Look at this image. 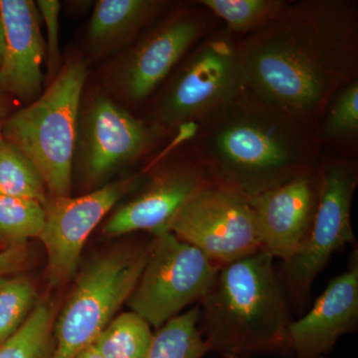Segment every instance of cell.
Instances as JSON below:
<instances>
[{"label":"cell","mask_w":358,"mask_h":358,"mask_svg":"<svg viewBox=\"0 0 358 358\" xmlns=\"http://www.w3.org/2000/svg\"><path fill=\"white\" fill-rule=\"evenodd\" d=\"M159 131L108 94L96 92L82 103L73 171L90 186L101 185L147 154Z\"/></svg>","instance_id":"cell-10"},{"label":"cell","mask_w":358,"mask_h":358,"mask_svg":"<svg viewBox=\"0 0 358 358\" xmlns=\"http://www.w3.org/2000/svg\"><path fill=\"white\" fill-rule=\"evenodd\" d=\"M230 35L211 36L183 61L155 101L152 124L160 129L196 124L246 93L238 44Z\"/></svg>","instance_id":"cell-6"},{"label":"cell","mask_w":358,"mask_h":358,"mask_svg":"<svg viewBox=\"0 0 358 358\" xmlns=\"http://www.w3.org/2000/svg\"><path fill=\"white\" fill-rule=\"evenodd\" d=\"M206 29L203 13L181 10L141 33L110 68L108 86L117 98L140 103L166 81Z\"/></svg>","instance_id":"cell-11"},{"label":"cell","mask_w":358,"mask_h":358,"mask_svg":"<svg viewBox=\"0 0 358 358\" xmlns=\"http://www.w3.org/2000/svg\"><path fill=\"white\" fill-rule=\"evenodd\" d=\"M358 327V255L329 281L312 308L289 326V345L296 358H324L338 339Z\"/></svg>","instance_id":"cell-15"},{"label":"cell","mask_w":358,"mask_h":358,"mask_svg":"<svg viewBox=\"0 0 358 358\" xmlns=\"http://www.w3.org/2000/svg\"><path fill=\"white\" fill-rule=\"evenodd\" d=\"M211 180V174L202 164L164 167L117 207L103 225V233L114 237L140 231H147L152 236L166 232L176 212Z\"/></svg>","instance_id":"cell-14"},{"label":"cell","mask_w":358,"mask_h":358,"mask_svg":"<svg viewBox=\"0 0 358 358\" xmlns=\"http://www.w3.org/2000/svg\"><path fill=\"white\" fill-rule=\"evenodd\" d=\"M247 92L308 124L357 78L358 17L353 2H287L238 44Z\"/></svg>","instance_id":"cell-1"},{"label":"cell","mask_w":358,"mask_h":358,"mask_svg":"<svg viewBox=\"0 0 358 358\" xmlns=\"http://www.w3.org/2000/svg\"><path fill=\"white\" fill-rule=\"evenodd\" d=\"M167 231L203 252L219 267L260 251L249 199L214 179L181 206Z\"/></svg>","instance_id":"cell-9"},{"label":"cell","mask_w":358,"mask_h":358,"mask_svg":"<svg viewBox=\"0 0 358 358\" xmlns=\"http://www.w3.org/2000/svg\"><path fill=\"white\" fill-rule=\"evenodd\" d=\"M0 196L36 200L45 204L48 190L38 169L0 134Z\"/></svg>","instance_id":"cell-20"},{"label":"cell","mask_w":358,"mask_h":358,"mask_svg":"<svg viewBox=\"0 0 358 358\" xmlns=\"http://www.w3.org/2000/svg\"><path fill=\"white\" fill-rule=\"evenodd\" d=\"M152 242L103 254L83 268L54 320L53 358L74 357L112 322L136 289Z\"/></svg>","instance_id":"cell-5"},{"label":"cell","mask_w":358,"mask_h":358,"mask_svg":"<svg viewBox=\"0 0 358 358\" xmlns=\"http://www.w3.org/2000/svg\"><path fill=\"white\" fill-rule=\"evenodd\" d=\"M45 222L44 205L36 200L0 196V247L25 246L39 238Z\"/></svg>","instance_id":"cell-22"},{"label":"cell","mask_w":358,"mask_h":358,"mask_svg":"<svg viewBox=\"0 0 358 358\" xmlns=\"http://www.w3.org/2000/svg\"><path fill=\"white\" fill-rule=\"evenodd\" d=\"M36 2L40 17L46 28V60L47 85L57 76L63 66L59 44V17L61 13V3L57 0H38Z\"/></svg>","instance_id":"cell-26"},{"label":"cell","mask_w":358,"mask_h":358,"mask_svg":"<svg viewBox=\"0 0 358 358\" xmlns=\"http://www.w3.org/2000/svg\"><path fill=\"white\" fill-rule=\"evenodd\" d=\"M199 305L176 315L154 334L148 358H202L209 352L199 329Z\"/></svg>","instance_id":"cell-19"},{"label":"cell","mask_w":358,"mask_h":358,"mask_svg":"<svg viewBox=\"0 0 358 358\" xmlns=\"http://www.w3.org/2000/svg\"><path fill=\"white\" fill-rule=\"evenodd\" d=\"M8 96V94L0 86V131H1L4 121L8 117V102H7Z\"/></svg>","instance_id":"cell-28"},{"label":"cell","mask_w":358,"mask_h":358,"mask_svg":"<svg viewBox=\"0 0 358 358\" xmlns=\"http://www.w3.org/2000/svg\"><path fill=\"white\" fill-rule=\"evenodd\" d=\"M73 358H103L93 345L87 346L81 352L77 353Z\"/></svg>","instance_id":"cell-29"},{"label":"cell","mask_w":358,"mask_h":358,"mask_svg":"<svg viewBox=\"0 0 358 358\" xmlns=\"http://www.w3.org/2000/svg\"><path fill=\"white\" fill-rule=\"evenodd\" d=\"M320 189V174L310 171L249 199L260 251L282 263L300 251L312 227Z\"/></svg>","instance_id":"cell-13"},{"label":"cell","mask_w":358,"mask_h":358,"mask_svg":"<svg viewBox=\"0 0 358 358\" xmlns=\"http://www.w3.org/2000/svg\"><path fill=\"white\" fill-rule=\"evenodd\" d=\"M143 173L112 181L81 196H49L40 234L47 254V272L53 287L68 284L76 275L87 239L108 213L140 187Z\"/></svg>","instance_id":"cell-12"},{"label":"cell","mask_w":358,"mask_h":358,"mask_svg":"<svg viewBox=\"0 0 358 358\" xmlns=\"http://www.w3.org/2000/svg\"><path fill=\"white\" fill-rule=\"evenodd\" d=\"M202 124L201 164L247 199L315 171L317 147L307 124L248 92Z\"/></svg>","instance_id":"cell-2"},{"label":"cell","mask_w":358,"mask_h":358,"mask_svg":"<svg viewBox=\"0 0 358 358\" xmlns=\"http://www.w3.org/2000/svg\"><path fill=\"white\" fill-rule=\"evenodd\" d=\"M218 268L203 252L169 231L155 235L148 262L129 296V308L159 329L183 308L199 303Z\"/></svg>","instance_id":"cell-8"},{"label":"cell","mask_w":358,"mask_h":358,"mask_svg":"<svg viewBox=\"0 0 358 358\" xmlns=\"http://www.w3.org/2000/svg\"><path fill=\"white\" fill-rule=\"evenodd\" d=\"M197 305L200 334L219 357L292 355L291 307L275 259L265 252L219 267Z\"/></svg>","instance_id":"cell-3"},{"label":"cell","mask_w":358,"mask_h":358,"mask_svg":"<svg viewBox=\"0 0 358 358\" xmlns=\"http://www.w3.org/2000/svg\"><path fill=\"white\" fill-rule=\"evenodd\" d=\"M322 134L333 140L353 138L358 134V79L338 90L327 108Z\"/></svg>","instance_id":"cell-25"},{"label":"cell","mask_w":358,"mask_h":358,"mask_svg":"<svg viewBox=\"0 0 358 358\" xmlns=\"http://www.w3.org/2000/svg\"><path fill=\"white\" fill-rule=\"evenodd\" d=\"M0 13L6 33L0 86L9 96L29 105L43 93L46 42L38 8L32 0H0Z\"/></svg>","instance_id":"cell-16"},{"label":"cell","mask_w":358,"mask_h":358,"mask_svg":"<svg viewBox=\"0 0 358 358\" xmlns=\"http://www.w3.org/2000/svg\"><path fill=\"white\" fill-rule=\"evenodd\" d=\"M55 317L49 301L37 303L20 331L0 345V358H53Z\"/></svg>","instance_id":"cell-21"},{"label":"cell","mask_w":358,"mask_h":358,"mask_svg":"<svg viewBox=\"0 0 358 358\" xmlns=\"http://www.w3.org/2000/svg\"><path fill=\"white\" fill-rule=\"evenodd\" d=\"M200 6L226 23L227 31L243 34L267 24L286 6L282 0H200Z\"/></svg>","instance_id":"cell-23"},{"label":"cell","mask_w":358,"mask_h":358,"mask_svg":"<svg viewBox=\"0 0 358 358\" xmlns=\"http://www.w3.org/2000/svg\"><path fill=\"white\" fill-rule=\"evenodd\" d=\"M152 338L150 324L131 310L115 315L92 345L103 358H148Z\"/></svg>","instance_id":"cell-18"},{"label":"cell","mask_w":358,"mask_h":358,"mask_svg":"<svg viewBox=\"0 0 358 358\" xmlns=\"http://www.w3.org/2000/svg\"><path fill=\"white\" fill-rule=\"evenodd\" d=\"M169 6L162 0H99L86 33V46L93 58H103L133 43Z\"/></svg>","instance_id":"cell-17"},{"label":"cell","mask_w":358,"mask_h":358,"mask_svg":"<svg viewBox=\"0 0 358 358\" xmlns=\"http://www.w3.org/2000/svg\"><path fill=\"white\" fill-rule=\"evenodd\" d=\"M31 280L16 274L0 275V345L25 324L38 303Z\"/></svg>","instance_id":"cell-24"},{"label":"cell","mask_w":358,"mask_h":358,"mask_svg":"<svg viewBox=\"0 0 358 358\" xmlns=\"http://www.w3.org/2000/svg\"><path fill=\"white\" fill-rule=\"evenodd\" d=\"M88 64L73 55L29 105L9 115L0 134L38 169L49 196H71L73 164Z\"/></svg>","instance_id":"cell-4"},{"label":"cell","mask_w":358,"mask_h":358,"mask_svg":"<svg viewBox=\"0 0 358 358\" xmlns=\"http://www.w3.org/2000/svg\"><path fill=\"white\" fill-rule=\"evenodd\" d=\"M28 261L25 246L10 247L0 251V275L16 274Z\"/></svg>","instance_id":"cell-27"},{"label":"cell","mask_w":358,"mask_h":358,"mask_svg":"<svg viewBox=\"0 0 358 358\" xmlns=\"http://www.w3.org/2000/svg\"><path fill=\"white\" fill-rule=\"evenodd\" d=\"M4 50H6V33H4L3 21H2L1 13H0V65L3 59Z\"/></svg>","instance_id":"cell-30"},{"label":"cell","mask_w":358,"mask_h":358,"mask_svg":"<svg viewBox=\"0 0 358 358\" xmlns=\"http://www.w3.org/2000/svg\"><path fill=\"white\" fill-rule=\"evenodd\" d=\"M320 178L319 202L307 239L278 272L289 307L299 315L308 308L313 282L334 254L355 240L350 212L358 181L357 169L346 162H329Z\"/></svg>","instance_id":"cell-7"}]
</instances>
